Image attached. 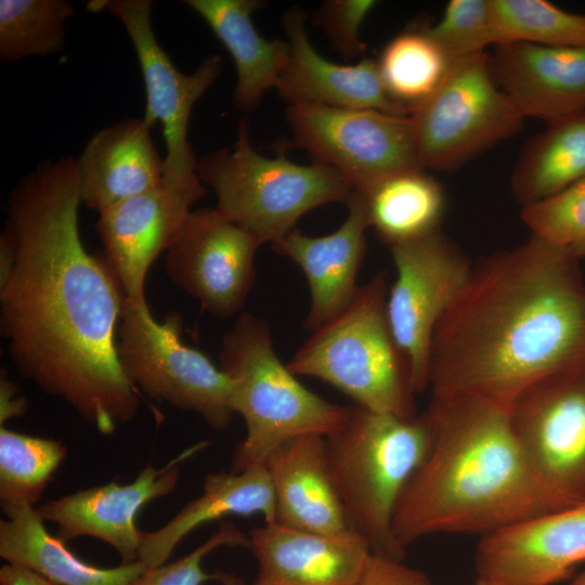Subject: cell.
<instances>
[{
    "label": "cell",
    "mask_w": 585,
    "mask_h": 585,
    "mask_svg": "<svg viewBox=\"0 0 585 585\" xmlns=\"http://www.w3.org/2000/svg\"><path fill=\"white\" fill-rule=\"evenodd\" d=\"M76 159L42 160L11 190L0 234V329L18 373L100 433L132 420L139 391L116 354L125 295L81 242Z\"/></svg>",
    "instance_id": "1"
},
{
    "label": "cell",
    "mask_w": 585,
    "mask_h": 585,
    "mask_svg": "<svg viewBox=\"0 0 585 585\" xmlns=\"http://www.w3.org/2000/svg\"><path fill=\"white\" fill-rule=\"evenodd\" d=\"M585 365L580 260L531 235L478 261L438 323L432 396H467L510 411L537 382Z\"/></svg>",
    "instance_id": "2"
},
{
    "label": "cell",
    "mask_w": 585,
    "mask_h": 585,
    "mask_svg": "<svg viewBox=\"0 0 585 585\" xmlns=\"http://www.w3.org/2000/svg\"><path fill=\"white\" fill-rule=\"evenodd\" d=\"M427 452L395 507L393 534L406 549L432 534L486 535L567 507L538 479L510 411L467 396H432Z\"/></svg>",
    "instance_id": "3"
},
{
    "label": "cell",
    "mask_w": 585,
    "mask_h": 585,
    "mask_svg": "<svg viewBox=\"0 0 585 585\" xmlns=\"http://www.w3.org/2000/svg\"><path fill=\"white\" fill-rule=\"evenodd\" d=\"M221 343L219 367L231 382L233 411L246 426L231 471L263 467L287 441L304 434L326 437L344 420L349 406L310 391L281 362L265 318L239 314Z\"/></svg>",
    "instance_id": "4"
},
{
    "label": "cell",
    "mask_w": 585,
    "mask_h": 585,
    "mask_svg": "<svg viewBox=\"0 0 585 585\" xmlns=\"http://www.w3.org/2000/svg\"><path fill=\"white\" fill-rule=\"evenodd\" d=\"M430 434L424 413L404 419L353 404L342 424L325 437L328 468L349 526L374 555L401 561L405 557L393 534L394 511Z\"/></svg>",
    "instance_id": "5"
},
{
    "label": "cell",
    "mask_w": 585,
    "mask_h": 585,
    "mask_svg": "<svg viewBox=\"0 0 585 585\" xmlns=\"http://www.w3.org/2000/svg\"><path fill=\"white\" fill-rule=\"evenodd\" d=\"M386 273L361 285L351 303L295 352L296 376L329 384L366 410L410 419L417 416L410 364L392 334Z\"/></svg>",
    "instance_id": "6"
},
{
    "label": "cell",
    "mask_w": 585,
    "mask_h": 585,
    "mask_svg": "<svg viewBox=\"0 0 585 585\" xmlns=\"http://www.w3.org/2000/svg\"><path fill=\"white\" fill-rule=\"evenodd\" d=\"M197 174L216 193L217 211L261 245L283 238L300 217L316 207L347 205L355 192L348 179L328 165H299L284 151L273 158L262 156L251 145L247 118L238 123L234 148L203 156Z\"/></svg>",
    "instance_id": "7"
},
{
    "label": "cell",
    "mask_w": 585,
    "mask_h": 585,
    "mask_svg": "<svg viewBox=\"0 0 585 585\" xmlns=\"http://www.w3.org/2000/svg\"><path fill=\"white\" fill-rule=\"evenodd\" d=\"M181 334L180 314L170 313L159 323L146 301L125 298L116 335L121 370L138 391L223 430L235 414L231 382L206 354L185 344Z\"/></svg>",
    "instance_id": "8"
},
{
    "label": "cell",
    "mask_w": 585,
    "mask_h": 585,
    "mask_svg": "<svg viewBox=\"0 0 585 585\" xmlns=\"http://www.w3.org/2000/svg\"><path fill=\"white\" fill-rule=\"evenodd\" d=\"M410 116L421 167L439 171L455 170L511 138L524 119L494 81L484 52L454 62Z\"/></svg>",
    "instance_id": "9"
},
{
    "label": "cell",
    "mask_w": 585,
    "mask_h": 585,
    "mask_svg": "<svg viewBox=\"0 0 585 585\" xmlns=\"http://www.w3.org/2000/svg\"><path fill=\"white\" fill-rule=\"evenodd\" d=\"M152 6L150 0L88 2L89 10L113 13L132 42L146 92L143 120L151 129L157 122L162 126L166 145L164 182L200 199L207 190L197 174L198 160L187 139L188 122L195 103L221 74L223 58L219 54H210L193 73L179 70L156 39L151 20Z\"/></svg>",
    "instance_id": "10"
},
{
    "label": "cell",
    "mask_w": 585,
    "mask_h": 585,
    "mask_svg": "<svg viewBox=\"0 0 585 585\" xmlns=\"http://www.w3.org/2000/svg\"><path fill=\"white\" fill-rule=\"evenodd\" d=\"M287 121L292 143L342 173L356 192L366 193L394 173L424 169L411 116L295 104L287 108Z\"/></svg>",
    "instance_id": "11"
},
{
    "label": "cell",
    "mask_w": 585,
    "mask_h": 585,
    "mask_svg": "<svg viewBox=\"0 0 585 585\" xmlns=\"http://www.w3.org/2000/svg\"><path fill=\"white\" fill-rule=\"evenodd\" d=\"M390 250L396 277L389 286L387 314L418 394L428 388L433 332L463 290L473 265L442 230L391 246Z\"/></svg>",
    "instance_id": "12"
},
{
    "label": "cell",
    "mask_w": 585,
    "mask_h": 585,
    "mask_svg": "<svg viewBox=\"0 0 585 585\" xmlns=\"http://www.w3.org/2000/svg\"><path fill=\"white\" fill-rule=\"evenodd\" d=\"M538 479L566 506L585 502V365L528 389L510 408Z\"/></svg>",
    "instance_id": "13"
},
{
    "label": "cell",
    "mask_w": 585,
    "mask_h": 585,
    "mask_svg": "<svg viewBox=\"0 0 585 585\" xmlns=\"http://www.w3.org/2000/svg\"><path fill=\"white\" fill-rule=\"evenodd\" d=\"M261 244L216 208L192 210L166 251L165 269L179 288L219 318L237 314L256 280Z\"/></svg>",
    "instance_id": "14"
},
{
    "label": "cell",
    "mask_w": 585,
    "mask_h": 585,
    "mask_svg": "<svg viewBox=\"0 0 585 585\" xmlns=\"http://www.w3.org/2000/svg\"><path fill=\"white\" fill-rule=\"evenodd\" d=\"M210 444L198 442L160 468L152 464L130 483L108 482L42 503L37 508L44 521L56 525V536L69 540L90 536L113 547L122 563L139 560L143 531L135 521L150 502L172 493L180 480V465Z\"/></svg>",
    "instance_id": "15"
},
{
    "label": "cell",
    "mask_w": 585,
    "mask_h": 585,
    "mask_svg": "<svg viewBox=\"0 0 585 585\" xmlns=\"http://www.w3.org/2000/svg\"><path fill=\"white\" fill-rule=\"evenodd\" d=\"M585 561V502L483 535L477 585H550Z\"/></svg>",
    "instance_id": "16"
},
{
    "label": "cell",
    "mask_w": 585,
    "mask_h": 585,
    "mask_svg": "<svg viewBox=\"0 0 585 585\" xmlns=\"http://www.w3.org/2000/svg\"><path fill=\"white\" fill-rule=\"evenodd\" d=\"M198 198L164 181L99 213L103 260L125 298L143 302L152 263L167 251Z\"/></svg>",
    "instance_id": "17"
},
{
    "label": "cell",
    "mask_w": 585,
    "mask_h": 585,
    "mask_svg": "<svg viewBox=\"0 0 585 585\" xmlns=\"http://www.w3.org/2000/svg\"><path fill=\"white\" fill-rule=\"evenodd\" d=\"M248 536L255 585H356L373 555L353 530L325 534L264 522Z\"/></svg>",
    "instance_id": "18"
},
{
    "label": "cell",
    "mask_w": 585,
    "mask_h": 585,
    "mask_svg": "<svg viewBox=\"0 0 585 585\" xmlns=\"http://www.w3.org/2000/svg\"><path fill=\"white\" fill-rule=\"evenodd\" d=\"M348 216L333 233L310 236L296 227L272 244L303 272L310 290V307L303 328L314 332L339 315L352 301L360 285L356 277L366 251L369 227L364 196L354 192Z\"/></svg>",
    "instance_id": "19"
},
{
    "label": "cell",
    "mask_w": 585,
    "mask_h": 585,
    "mask_svg": "<svg viewBox=\"0 0 585 585\" xmlns=\"http://www.w3.org/2000/svg\"><path fill=\"white\" fill-rule=\"evenodd\" d=\"M304 24L306 13L299 6L283 14L289 57L275 89L284 101L410 116L386 92L377 61L364 57L355 65L327 61L312 46Z\"/></svg>",
    "instance_id": "20"
},
{
    "label": "cell",
    "mask_w": 585,
    "mask_h": 585,
    "mask_svg": "<svg viewBox=\"0 0 585 585\" xmlns=\"http://www.w3.org/2000/svg\"><path fill=\"white\" fill-rule=\"evenodd\" d=\"M492 77L520 114L547 123L585 112V48L496 46Z\"/></svg>",
    "instance_id": "21"
},
{
    "label": "cell",
    "mask_w": 585,
    "mask_h": 585,
    "mask_svg": "<svg viewBox=\"0 0 585 585\" xmlns=\"http://www.w3.org/2000/svg\"><path fill=\"white\" fill-rule=\"evenodd\" d=\"M151 130L143 118H126L89 139L76 158L81 204L100 213L164 181Z\"/></svg>",
    "instance_id": "22"
},
{
    "label": "cell",
    "mask_w": 585,
    "mask_h": 585,
    "mask_svg": "<svg viewBox=\"0 0 585 585\" xmlns=\"http://www.w3.org/2000/svg\"><path fill=\"white\" fill-rule=\"evenodd\" d=\"M275 522L335 534L351 530L328 468L325 437L304 434L281 445L268 459Z\"/></svg>",
    "instance_id": "23"
},
{
    "label": "cell",
    "mask_w": 585,
    "mask_h": 585,
    "mask_svg": "<svg viewBox=\"0 0 585 585\" xmlns=\"http://www.w3.org/2000/svg\"><path fill=\"white\" fill-rule=\"evenodd\" d=\"M261 515L275 522V497L265 466L239 472L208 473L199 496L187 503L161 528L143 532L139 551L148 569L167 562L177 545L202 524L227 516Z\"/></svg>",
    "instance_id": "24"
},
{
    "label": "cell",
    "mask_w": 585,
    "mask_h": 585,
    "mask_svg": "<svg viewBox=\"0 0 585 585\" xmlns=\"http://www.w3.org/2000/svg\"><path fill=\"white\" fill-rule=\"evenodd\" d=\"M229 51L236 68L235 106L256 110L264 93L275 88L289 57L287 40L262 37L252 13L263 6L258 0H186Z\"/></svg>",
    "instance_id": "25"
},
{
    "label": "cell",
    "mask_w": 585,
    "mask_h": 585,
    "mask_svg": "<svg viewBox=\"0 0 585 585\" xmlns=\"http://www.w3.org/2000/svg\"><path fill=\"white\" fill-rule=\"evenodd\" d=\"M0 520V556L11 564L28 568L57 585H126L148 568L136 560L118 567L89 563L52 535L34 506H18Z\"/></svg>",
    "instance_id": "26"
},
{
    "label": "cell",
    "mask_w": 585,
    "mask_h": 585,
    "mask_svg": "<svg viewBox=\"0 0 585 585\" xmlns=\"http://www.w3.org/2000/svg\"><path fill=\"white\" fill-rule=\"evenodd\" d=\"M361 194L369 226L390 247L441 230L445 194L424 169L394 173Z\"/></svg>",
    "instance_id": "27"
},
{
    "label": "cell",
    "mask_w": 585,
    "mask_h": 585,
    "mask_svg": "<svg viewBox=\"0 0 585 585\" xmlns=\"http://www.w3.org/2000/svg\"><path fill=\"white\" fill-rule=\"evenodd\" d=\"M585 179V112L548 123L522 151L511 191L523 206L546 199Z\"/></svg>",
    "instance_id": "28"
},
{
    "label": "cell",
    "mask_w": 585,
    "mask_h": 585,
    "mask_svg": "<svg viewBox=\"0 0 585 585\" xmlns=\"http://www.w3.org/2000/svg\"><path fill=\"white\" fill-rule=\"evenodd\" d=\"M377 64L389 98L411 115L439 89L453 62L420 26L390 40Z\"/></svg>",
    "instance_id": "29"
},
{
    "label": "cell",
    "mask_w": 585,
    "mask_h": 585,
    "mask_svg": "<svg viewBox=\"0 0 585 585\" xmlns=\"http://www.w3.org/2000/svg\"><path fill=\"white\" fill-rule=\"evenodd\" d=\"M66 455L67 447L58 440L20 433L1 426L2 512L18 506H35Z\"/></svg>",
    "instance_id": "30"
},
{
    "label": "cell",
    "mask_w": 585,
    "mask_h": 585,
    "mask_svg": "<svg viewBox=\"0 0 585 585\" xmlns=\"http://www.w3.org/2000/svg\"><path fill=\"white\" fill-rule=\"evenodd\" d=\"M74 14L66 0H1V62L12 64L63 52L65 25Z\"/></svg>",
    "instance_id": "31"
},
{
    "label": "cell",
    "mask_w": 585,
    "mask_h": 585,
    "mask_svg": "<svg viewBox=\"0 0 585 585\" xmlns=\"http://www.w3.org/2000/svg\"><path fill=\"white\" fill-rule=\"evenodd\" d=\"M495 47L524 42L585 48V14L546 0H491Z\"/></svg>",
    "instance_id": "32"
},
{
    "label": "cell",
    "mask_w": 585,
    "mask_h": 585,
    "mask_svg": "<svg viewBox=\"0 0 585 585\" xmlns=\"http://www.w3.org/2000/svg\"><path fill=\"white\" fill-rule=\"evenodd\" d=\"M520 218L531 235L577 260L585 258V179L546 199L523 206Z\"/></svg>",
    "instance_id": "33"
},
{
    "label": "cell",
    "mask_w": 585,
    "mask_h": 585,
    "mask_svg": "<svg viewBox=\"0 0 585 585\" xmlns=\"http://www.w3.org/2000/svg\"><path fill=\"white\" fill-rule=\"evenodd\" d=\"M454 63L495 44L491 0H451L441 18L425 26Z\"/></svg>",
    "instance_id": "34"
},
{
    "label": "cell",
    "mask_w": 585,
    "mask_h": 585,
    "mask_svg": "<svg viewBox=\"0 0 585 585\" xmlns=\"http://www.w3.org/2000/svg\"><path fill=\"white\" fill-rule=\"evenodd\" d=\"M220 547L249 548V536L230 521H224L216 533L187 555L156 568L145 570L126 585H204L216 581V573H207L204 559Z\"/></svg>",
    "instance_id": "35"
},
{
    "label": "cell",
    "mask_w": 585,
    "mask_h": 585,
    "mask_svg": "<svg viewBox=\"0 0 585 585\" xmlns=\"http://www.w3.org/2000/svg\"><path fill=\"white\" fill-rule=\"evenodd\" d=\"M377 5L373 0H329L315 14L314 23L326 34L333 48L347 58L363 55L361 26Z\"/></svg>",
    "instance_id": "36"
},
{
    "label": "cell",
    "mask_w": 585,
    "mask_h": 585,
    "mask_svg": "<svg viewBox=\"0 0 585 585\" xmlns=\"http://www.w3.org/2000/svg\"><path fill=\"white\" fill-rule=\"evenodd\" d=\"M356 585H431L426 575L401 560L372 555Z\"/></svg>",
    "instance_id": "37"
},
{
    "label": "cell",
    "mask_w": 585,
    "mask_h": 585,
    "mask_svg": "<svg viewBox=\"0 0 585 585\" xmlns=\"http://www.w3.org/2000/svg\"><path fill=\"white\" fill-rule=\"evenodd\" d=\"M0 585H57L39 573L17 564L6 563L0 569Z\"/></svg>",
    "instance_id": "38"
},
{
    "label": "cell",
    "mask_w": 585,
    "mask_h": 585,
    "mask_svg": "<svg viewBox=\"0 0 585 585\" xmlns=\"http://www.w3.org/2000/svg\"><path fill=\"white\" fill-rule=\"evenodd\" d=\"M16 386L5 377L1 378V426L10 417L23 415L26 412L27 403L22 396L16 395Z\"/></svg>",
    "instance_id": "39"
},
{
    "label": "cell",
    "mask_w": 585,
    "mask_h": 585,
    "mask_svg": "<svg viewBox=\"0 0 585 585\" xmlns=\"http://www.w3.org/2000/svg\"><path fill=\"white\" fill-rule=\"evenodd\" d=\"M214 573L216 581L220 582L222 585H245L242 580L232 573L222 570H217Z\"/></svg>",
    "instance_id": "40"
},
{
    "label": "cell",
    "mask_w": 585,
    "mask_h": 585,
    "mask_svg": "<svg viewBox=\"0 0 585 585\" xmlns=\"http://www.w3.org/2000/svg\"><path fill=\"white\" fill-rule=\"evenodd\" d=\"M569 585H585V571L577 574Z\"/></svg>",
    "instance_id": "41"
}]
</instances>
